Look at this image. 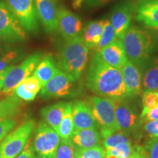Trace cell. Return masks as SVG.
I'll list each match as a JSON object with an SVG mask.
<instances>
[{"instance_id":"obj_39","label":"cell","mask_w":158,"mask_h":158,"mask_svg":"<svg viewBox=\"0 0 158 158\" xmlns=\"http://www.w3.org/2000/svg\"><path fill=\"white\" fill-rule=\"evenodd\" d=\"M35 152L32 147V141L29 138L27 144L23 148L22 151L20 152L15 158H34Z\"/></svg>"},{"instance_id":"obj_35","label":"cell","mask_w":158,"mask_h":158,"mask_svg":"<svg viewBox=\"0 0 158 158\" xmlns=\"http://www.w3.org/2000/svg\"><path fill=\"white\" fill-rule=\"evenodd\" d=\"M16 124L17 121L15 118H7L0 121V142L5 139L6 136L16 126Z\"/></svg>"},{"instance_id":"obj_10","label":"cell","mask_w":158,"mask_h":158,"mask_svg":"<svg viewBox=\"0 0 158 158\" xmlns=\"http://www.w3.org/2000/svg\"><path fill=\"white\" fill-rule=\"evenodd\" d=\"M137 4L132 0H124L116 4L112 8L108 20L117 39L121 40L130 28L132 19L135 15Z\"/></svg>"},{"instance_id":"obj_4","label":"cell","mask_w":158,"mask_h":158,"mask_svg":"<svg viewBox=\"0 0 158 158\" xmlns=\"http://www.w3.org/2000/svg\"><path fill=\"white\" fill-rule=\"evenodd\" d=\"M89 103L97 124L100 127V135L103 138L120 131L116 122L114 99L92 97Z\"/></svg>"},{"instance_id":"obj_11","label":"cell","mask_w":158,"mask_h":158,"mask_svg":"<svg viewBox=\"0 0 158 158\" xmlns=\"http://www.w3.org/2000/svg\"><path fill=\"white\" fill-rule=\"evenodd\" d=\"M76 81L68 73L59 70L53 78L41 89L40 96L44 99L68 96L72 92Z\"/></svg>"},{"instance_id":"obj_7","label":"cell","mask_w":158,"mask_h":158,"mask_svg":"<svg viewBox=\"0 0 158 158\" xmlns=\"http://www.w3.org/2000/svg\"><path fill=\"white\" fill-rule=\"evenodd\" d=\"M60 142V136L48 124L41 121L35 132L32 147L35 152L40 158H54Z\"/></svg>"},{"instance_id":"obj_14","label":"cell","mask_w":158,"mask_h":158,"mask_svg":"<svg viewBox=\"0 0 158 158\" xmlns=\"http://www.w3.org/2000/svg\"><path fill=\"white\" fill-rule=\"evenodd\" d=\"M116 122L120 131L130 133L135 129L137 116L130 104L124 98L114 99Z\"/></svg>"},{"instance_id":"obj_6","label":"cell","mask_w":158,"mask_h":158,"mask_svg":"<svg viewBox=\"0 0 158 158\" xmlns=\"http://www.w3.org/2000/svg\"><path fill=\"white\" fill-rule=\"evenodd\" d=\"M42 57V53L36 52L25 59L21 64L17 66L14 65L4 79L2 93L7 96L11 95V93H13V91L18 85L30 76L34 72Z\"/></svg>"},{"instance_id":"obj_36","label":"cell","mask_w":158,"mask_h":158,"mask_svg":"<svg viewBox=\"0 0 158 158\" xmlns=\"http://www.w3.org/2000/svg\"><path fill=\"white\" fill-rule=\"evenodd\" d=\"M114 0H81L79 5L78 9L84 7L87 10L97 9L102 7Z\"/></svg>"},{"instance_id":"obj_15","label":"cell","mask_w":158,"mask_h":158,"mask_svg":"<svg viewBox=\"0 0 158 158\" xmlns=\"http://www.w3.org/2000/svg\"><path fill=\"white\" fill-rule=\"evenodd\" d=\"M74 130L97 128V124L88 101L78 100L72 104Z\"/></svg>"},{"instance_id":"obj_49","label":"cell","mask_w":158,"mask_h":158,"mask_svg":"<svg viewBox=\"0 0 158 158\" xmlns=\"http://www.w3.org/2000/svg\"><path fill=\"white\" fill-rule=\"evenodd\" d=\"M157 91H158V89H157Z\"/></svg>"},{"instance_id":"obj_12","label":"cell","mask_w":158,"mask_h":158,"mask_svg":"<svg viewBox=\"0 0 158 158\" xmlns=\"http://www.w3.org/2000/svg\"><path fill=\"white\" fill-rule=\"evenodd\" d=\"M58 30L64 40L73 39L81 36L83 23L78 15L64 7L57 11Z\"/></svg>"},{"instance_id":"obj_17","label":"cell","mask_w":158,"mask_h":158,"mask_svg":"<svg viewBox=\"0 0 158 158\" xmlns=\"http://www.w3.org/2000/svg\"><path fill=\"white\" fill-rule=\"evenodd\" d=\"M97 54L106 64L118 70H121L127 61L122 40L118 39L101 49Z\"/></svg>"},{"instance_id":"obj_9","label":"cell","mask_w":158,"mask_h":158,"mask_svg":"<svg viewBox=\"0 0 158 158\" xmlns=\"http://www.w3.org/2000/svg\"><path fill=\"white\" fill-rule=\"evenodd\" d=\"M5 2L26 31L36 35L39 23L34 0H5Z\"/></svg>"},{"instance_id":"obj_40","label":"cell","mask_w":158,"mask_h":158,"mask_svg":"<svg viewBox=\"0 0 158 158\" xmlns=\"http://www.w3.org/2000/svg\"><path fill=\"white\" fill-rule=\"evenodd\" d=\"M144 130L150 138H158V120L145 122Z\"/></svg>"},{"instance_id":"obj_48","label":"cell","mask_w":158,"mask_h":158,"mask_svg":"<svg viewBox=\"0 0 158 158\" xmlns=\"http://www.w3.org/2000/svg\"><path fill=\"white\" fill-rule=\"evenodd\" d=\"M129 158H134V157H133V156H130V157Z\"/></svg>"},{"instance_id":"obj_25","label":"cell","mask_w":158,"mask_h":158,"mask_svg":"<svg viewBox=\"0 0 158 158\" xmlns=\"http://www.w3.org/2000/svg\"><path fill=\"white\" fill-rule=\"evenodd\" d=\"M72 102H67L64 114L57 133L62 139H70L74 131L72 117Z\"/></svg>"},{"instance_id":"obj_18","label":"cell","mask_w":158,"mask_h":158,"mask_svg":"<svg viewBox=\"0 0 158 158\" xmlns=\"http://www.w3.org/2000/svg\"><path fill=\"white\" fill-rule=\"evenodd\" d=\"M135 20L147 28H158V0H140Z\"/></svg>"},{"instance_id":"obj_31","label":"cell","mask_w":158,"mask_h":158,"mask_svg":"<svg viewBox=\"0 0 158 158\" xmlns=\"http://www.w3.org/2000/svg\"><path fill=\"white\" fill-rule=\"evenodd\" d=\"M143 110H152L158 106V91H145L142 96Z\"/></svg>"},{"instance_id":"obj_32","label":"cell","mask_w":158,"mask_h":158,"mask_svg":"<svg viewBox=\"0 0 158 158\" xmlns=\"http://www.w3.org/2000/svg\"><path fill=\"white\" fill-rule=\"evenodd\" d=\"M12 94L15 95L16 98L20 99L21 100L26 102L32 101V100H34V99L37 95V94H34L33 92H30L29 89H27L23 82L19 84L14 89Z\"/></svg>"},{"instance_id":"obj_38","label":"cell","mask_w":158,"mask_h":158,"mask_svg":"<svg viewBox=\"0 0 158 158\" xmlns=\"http://www.w3.org/2000/svg\"><path fill=\"white\" fill-rule=\"evenodd\" d=\"M140 118L143 122L158 120V106L152 110H142Z\"/></svg>"},{"instance_id":"obj_1","label":"cell","mask_w":158,"mask_h":158,"mask_svg":"<svg viewBox=\"0 0 158 158\" xmlns=\"http://www.w3.org/2000/svg\"><path fill=\"white\" fill-rule=\"evenodd\" d=\"M86 86L92 93L102 98L119 99L126 97L121 70L106 64L97 53L86 73Z\"/></svg>"},{"instance_id":"obj_37","label":"cell","mask_w":158,"mask_h":158,"mask_svg":"<svg viewBox=\"0 0 158 158\" xmlns=\"http://www.w3.org/2000/svg\"><path fill=\"white\" fill-rule=\"evenodd\" d=\"M23 83L27 89H29L30 92H33L35 94L38 93L43 87L40 81L34 76H29L27 78H26Z\"/></svg>"},{"instance_id":"obj_20","label":"cell","mask_w":158,"mask_h":158,"mask_svg":"<svg viewBox=\"0 0 158 158\" xmlns=\"http://www.w3.org/2000/svg\"><path fill=\"white\" fill-rule=\"evenodd\" d=\"M59 70L58 65L52 55L47 54L43 56L42 59L37 64L33 76L40 81L43 87Z\"/></svg>"},{"instance_id":"obj_29","label":"cell","mask_w":158,"mask_h":158,"mask_svg":"<svg viewBox=\"0 0 158 158\" xmlns=\"http://www.w3.org/2000/svg\"><path fill=\"white\" fill-rule=\"evenodd\" d=\"M106 155V150L101 145L87 149L77 148L76 149V158H105Z\"/></svg>"},{"instance_id":"obj_2","label":"cell","mask_w":158,"mask_h":158,"mask_svg":"<svg viewBox=\"0 0 158 158\" xmlns=\"http://www.w3.org/2000/svg\"><path fill=\"white\" fill-rule=\"evenodd\" d=\"M127 60L140 70H144L157 48L147 29L132 26L121 39Z\"/></svg>"},{"instance_id":"obj_33","label":"cell","mask_w":158,"mask_h":158,"mask_svg":"<svg viewBox=\"0 0 158 158\" xmlns=\"http://www.w3.org/2000/svg\"><path fill=\"white\" fill-rule=\"evenodd\" d=\"M143 149L147 158H158V138H150L145 142Z\"/></svg>"},{"instance_id":"obj_41","label":"cell","mask_w":158,"mask_h":158,"mask_svg":"<svg viewBox=\"0 0 158 158\" xmlns=\"http://www.w3.org/2000/svg\"><path fill=\"white\" fill-rule=\"evenodd\" d=\"M147 30L156 47L158 48V28H147Z\"/></svg>"},{"instance_id":"obj_51","label":"cell","mask_w":158,"mask_h":158,"mask_svg":"<svg viewBox=\"0 0 158 158\" xmlns=\"http://www.w3.org/2000/svg\"><path fill=\"white\" fill-rule=\"evenodd\" d=\"M139 1H140V0H139Z\"/></svg>"},{"instance_id":"obj_13","label":"cell","mask_w":158,"mask_h":158,"mask_svg":"<svg viewBox=\"0 0 158 158\" xmlns=\"http://www.w3.org/2000/svg\"><path fill=\"white\" fill-rule=\"evenodd\" d=\"M37 18L42 23L45 31L54 33L58 30L57 11L54 0H34Z\"/></svg>"},{"instance_id":"obj_19","label":"cell","mask_w":158,"mask_h":158,"mask_svg":"<svg viewBox=\"0 0 158 158\" xmlns=\"http://www.w3.org/2000/svg\"><path fill=\"white\" fill-rule=\"evenodd\" d=\"M70 139L78 149H87L101 145V135L97 128L74 130Z\"/></svg>"},{"instance_id":"obj_50","label":"cell","mask_w":158,"mask_h":158,"mask_svg":"<svg viewBox=\"0 0 158 158\" xmlns=\"http://www.w3.org/2000/svg\"><path fill=\"white\" fill-rule=\"evenodd\" d=\"M105 158H106V157H105Z\"/></svg>"},{"instance_id":"obj_24","label":"cell","mask_w":158,"mask_h":158,"mask_svg":"<svg viewBox=\"0 0 158 158\" xmlns=\"http://www.w3.org/2000/svg\"><path fill=\"white\" fill-rule=\"evenodd\" d=\"M142 86L145 91L158 89V56L152 58L144 69Z\"/></svg>"},{"instance_id":"obj_45","label":"cell","mask_w":158,"mask_h":158,"mask_svg":"<svg viewBox=\"0 0 158 158\" xmlns=\"http://www.w3.org/2000/svg\"><path fill=\"white\" fill-rule=\"evenodd\" d=\"M106 158H118L113 155H106Z\"/></svg>"},{"instance_id":"obj_43","label":"cell","mask_w":158,"mask_h":158,"mask_svg":"<svg viewBox=\"0 0 158 158\" xmlns=\"http://www.w3.org/2000/svg\"><path fill=\"white\" fill-rule=\"evenodd\" d=\"M13 67H14V64L10 65V66L7 67V68H5L3 71L0 72V91H2V89L3 84H4V79L5 78V76L7 75V73L9 72V70H11Z\"/></svg>"},{"instance_id":"obj_3","label":"cell","mask_w":158,"mask_h":158,"mask_svg":"<svg viewBox=\"0 0 158 158\" xmlns=\"http://www.w3.org/2000/svg\"><path fill=\"white\" fill-rule=\"evenodd\" d=\"M89 48L81 37L64 40L58 52V68L76 81L81 76L88 62Z\"/></svg>"},{"instance_id":"obj_47","label":"cell","mask_w":158,"mask_h":158,"mask_svg":"<svg viewBox=\"0 0 158 158\" xmlns=\"http://www.w3.org/2000/svg\"><path fill=\"white\" fill-rule=\"evenodd\" d=\"M34 158H40V157H38V156H35Z\"/></svg>"},{"instance_id":"obj_22","label":"cell","mask_w":158,"mask_h":158,"mask_svg":"<svg viewBox=\"0 0 158 158\" xmlns=\"http://www.w3.org/2000/svg\"><path fill=\"white\" fill-rule=\"evenodd\" d=\"M66 105L67 102H57L40 110V114L45 123L48 124L56 133L62 122Z\"/></svg>"},{"instance_id":"obj_5","label":"cell","mask_w":158,"mask_h":158,"mask_svg":"<svg viewBox=\"0 0 158 158\" xmlns=\"http://www.w3.org/2000/svg\"><path fill=\"white\" fill-rule=\"evenodd\" d=\"M33 119L23 122L16 129L12 130L0 144V158H15L22 151L35 129Z\"/></svg>"},{"instance_id":"obj_27","label":"cell","mask_w":158,"mask_h":158,"mask_svg":"<svg viewBox=\"0 0 158 158\" xmlns=\"http://www.w3.org/2000/svg\"><path fill=\"white\" fill-rule=\"evenodd\" d=\"M77 148L70 139L60 140L54 158H76Z\"/></svg>"},{"instance_id":"obj_21","label":"cell","mask_w":158,"mask_h":158,"mask_svg":"<svg viewBox=\"0 0 158 158\" xmlns=\"http://www.w3.org/2000/svg\"><path fill=\"white\" fill-rule=\"evenodd\" d=\"M105 20L89 22L82 31L81 38L89 49H94L98 45L103 31Z\"/></svg>"},{"instance_id":"obj_46","label":"cell","mask_w":158,"mask_h":158,"mask_svg":"<svg viewBox=\"0 0 158 158\" xmlns=\"http://www.w3.org/2000/svg\"><path fill=\"white\" fill-rule=\"evenodd\" d=\"M2 40L0 38V49L2 48Z\"/></svg>"},{"instance_id":"obj_28","label":"cell","mask_w":158,"mask_h":158,"mask_svg":"<svg viewBox=\"0 0 158 158\" xmlns=\"http://www.w3.org/2000/svg\"><path fill=\"white\" fill-rule=\"evenodd\" d=\"M133 152V147L130 143H120L106 150V155H113L118 158H129Z\"/></svg>"},{"instance_id":"obj_30","label":"cell","mask_w":158,"mask_h":158,"mask_svg":"<svg viewBox=\"0 0 158 158\" xmlns=\"http://www.w3.org/2000/svg\"><path fill=\"white\" fill-rule=\"evenodd\" d=\"M125 143H130V139L126 135L125 133L119 131L117 132V133L111 134V135H108L104 138V149L105 150H106L110 149V148L115 147L118 144Z\"/></svg>"},{"instance_id":"obj_8","label":"cell","mask_w":158,"mask_h":158,"mask_svg":"<svg viewBox=\"0 0 158 158\" xmlns=\"http://www.w3.org/2000/svg\"><path fill=\"white\" fill-rule=\"evenodd\" d=\"M27 31L13 13L0 0V38L3 42L14 43L23 42L27 39Z\"/></svg>"},{"instance_id":"obj_26","label":"cell","mask_w":158,"mask_h":158,"mask_svg":"<svg viewBox=\"0 0 158 158\" xmlns=\"http://www.w3.org/2000/svg\"><path fill=\"white\" fill-rule=\"evenodd\" d=\"M116 40H117V37L116 36L113 27L110 24L109 20L106 19L105 20L103 31H102L101 38L100 40L98 45L94 48V51H95L96 53L99 52L101 49L106 47L111 43H113Z\"/></svg>"},{"instance_id":"obj_23","label":"cell","mask_w":158,"mask_h":158,"mask_svg":"<svg viewBox=\"0 0 158 158\" xmlns=\"http://www.w3.org/2000/svg\"><path fill=\"white\" fill-rule=\"evenodd\" d=\"M23 106L22 100L13 94L0 100V121L16 117L22 111Z\"/></svg>"},{"instance_id":"obj_44","label":"cell","mask_w":158,"mask_h":158,"mask_svg":"<svg viewBox=\"0 0 158 158\" xmlns=\"http://www.w3.org/2000/svg\"><path fill=\"white\" fill-rule=\"evenodd\" d=\"M81 0H73V7L74 9H78L79 5H80V2Z\"/></svg>"},{"instance_id":"obj_16","label":"cell","mask_w":158,"mask_h":158,"mask_svg":"<svg viewBox=\"0 0 158 158\" xmlns=\"http://www.w3.org/2000/svg\"><path fill=\"white\" fill-rule=\"evenodd\" d=\"M124 84L126 89V97L133 98L141 93L142 89L141 71L129 60L121 68Z\"/></svg>"},{"instance_id":"obj_34","label":"cell","mask_w":158,"mask_h":158,"mask_svg":"<svg viewBox=\"0 0 158 158\" xmlns=\"http://www.w3.org/2000/svg\"><path fill=\"white\" fill-rule=\"evenodd\" d=\"M19 58V52L14 50L7 51L0 55V72L3 71L10 65H12V63L15 62Z\"/></svg>"},{"instance_id":"obj_42","label":"cell","mask_w":158,"mask_h":158,"mask_svg":"<svg viewBox=\"0 0 158 158\" xmlns=\"http://www.w3.org/2000/svg\"><path fill=\"white\" fill-rule=\"evenodd\" d=\"M131 156H133L134 158H147L144 155L143 147L139 146H137L135 149H133V152Z\"/></svg>"}]
</instances>
